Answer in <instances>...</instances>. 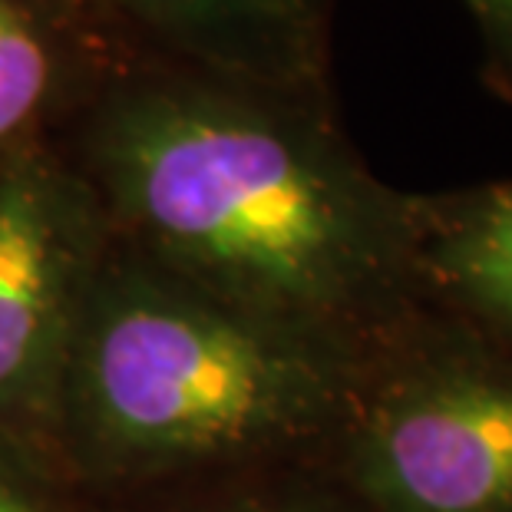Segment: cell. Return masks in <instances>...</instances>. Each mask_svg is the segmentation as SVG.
<instances>
[{
  "instance_id": "obj_1",
  "label": "cell",
  "mask_w": 512,
  "mask_h": 512,
  "mask_svg": "<svg viewBox=\"0 0 512 512\" xmlns=\"http://www.w3.org/2000/svg\"><path fill=\"white\" fill-rule=\"evenodd\" d=\"M86 152V192L182 285L357 367L423 314L420 195L364 166L324 90L136 76L96 110Z\"/></svg>"
},
{
  "instance_id": "obj_2",
  "label": "cell",
  "mask_w": 512,
  "mask_h": 512,
  "mask_svg": "<svg viewBox=\"0 0 512 512\" xmlns=\"http://www.w3.org/2000/svg\"><path fill=\"white\" fill-rule=\"evenodd\" d=\"M357 364L156 268L90 281L63 364L96 453L169 466L334 437Z\"/></svg>"
},
{
  "instance_id": "obj_3",
  "label": "cell",
  "mask_w": 512,
  "mask_h": 512,
  "mask_svg": "<svg viewBox=\"0 0 512 512\" xmlns=\"http://www.w3.org/2000/svg\"><path fill=\"white\" fill-rule=\"evenodd\" d=\"M334 437L361 512H512V344L420 314L361 364Z\"/></svg>"
},
{
  "instance_id": "obj_4",
  "label": "cell",
  "mask_w": 512,
  "mask_h": 512,
  "mask_svg": "<svg viewBox=\"0 0 512 512\" xmlns=\"http://www.w3.org/2000/svg\"><path fill=\"white\" fill-rule=\"evenodd\" d=\"M93 195L50 162H0V407L63 374L90 288Z\"/></svg>"
},
{
  "instance_id": "obj_5",
  "label": "cell",
  "mask_w": 512,
  "mask_h": 512,
  "mask_svg": "<svg viewBox=\"0 0 512 512\" xmlns=\"http://www.w3.org/2000/svg\"><path fill=\"white\" fill-rule=\"evenodd\" d=\"M195 70L324 90L337 0H103Z\"/></svg>"
},
{
  "instance_id": "obj_6",
  "label": "cell",
  "mask_w": 512,
  "mask_h": 512,
  "mask_svg": "<svg viewBox=\"0 0 512 512\" xmlns=\"http://www.w3.org/2000/svg\"><path fill=\"white\" fill-rule=\"evenodd\" d=\"M420 268L443 311L512 344V179L420 195Z\"/></svg>"
},
{
  "instance_id": "obj_7",
  "label": "cell",
  "mask_w": 512,
  "mask_h": 512,
  "mask_svg": "<svg viewBox=\"0 0 512 512\" xmlns=\"http://www.w3.org/2000/svg\"><path fill=\"white\" fill-rule=\"evenodd\" d=\"M60 76V53L40 7L0 0V152L37 123Z\"/></svg>"
},
{
  "instance_id": "obj_8",
  "label": "cell",
  "mask_w": 512,
  "mask_h": 512,
  "mask_svg": "<svg viewBox=\"0 0 512 512\" xmlns=\"http://www.w3.org/2000/svg\"><path fill=\"white\" fill-rule=\"evenodd\" d=\"M463 4L483 47V83L503 103H512V0H463Z\"/></svg>"
},
{
  "instance_id": "obj_9",
  "label": "cell",
  "mask_w": 512,
  "mask_h": 512,
  "mask_svg": "<svg viewBox=\"0 0 512 512\" xmlns=\"http://www.w3.org/2000/svg\"><path fill=\"white\" fill-rule=\"evenodd\" d=\"M225 512H361L347 493H334V489H311V486H291L275 489L268 496L248 499Z\"/></svg>"
},
{
  "instance_id": "obj_10",
  "label": "cell",
  "mask_w": 512,
  "mask_h": 512,
  "mask_svg": "<svg viewBox=\"0 0 512 512\" xmlns=\"http://www.w3.org/2000/svg\"><path fill=\"white\" fill-rule=\"evenodd\" d=\"M0 512H63L47 503L34 489L20 486L14 476L0 470Z\"/></svg>"
},
{
  "instance_id": "obj_11",
  "label": "cell",
  "mask_w": 512,
  "mask_h": 512,
  "mask_svg": "<svg viewBox=\"0 0 512 512\" xmlns=\"http://www.w3.org/2000/svg\"><path fill=\"white\" fill-rule=\"evenodd\" d=\"M67 4H76V0H67Z\"/></svg>"
}]
</instances>
